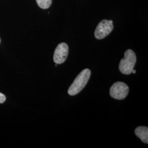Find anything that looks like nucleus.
Returning a JSON list of instances; mask_svg holds the SVG:
<instances>
[{"label":"nucleus","mask_w":148,"mask_h":148,"mask_svg":"<svg viewBox=\"0 0 148 148\" xmlns=\"http://www.w3.org/2000/svg\"><path fill=\"white\" fill-rule=\"evenodd\" d=\"M132 73L133 74H136V70H133Z\"/></svg>","instance_id":"1a4fd4ad"},{"label":"nucleus","mask_w":148,"mask_h":148,"mask_svg":"<svg viewBox=\"0 0 148 148\" xmlns=\"http://www.w3.org/2000/svg\"><path fill=\"white\" fill-rule=\"evenodd\" d=\"M91 75L90 70L89 69L82 70L71 85L68 90V94L70 95H75L85 88L87 84Z\"/></svg>","instance_id":"f257e3e1"},{"label":"nucleus","mask_w":148,"mask_h":148,"mask_svg":"<svg viewBox=\"0 0 148 148\" xmlns=\"http://www.w3.org/2000/svg\"><path fill=\"white\" fill-rule=\"evenodd\" d=\"M135 134L143 143H148V128L145 126H139L136 128Z\"/></svg>","instance_id":"423d86ee"},{"label":"nucleus","mask_w":148,"mask_h":148,"mask_svg":"<svg viewBox=\"0 0 148 148\" xmlns=\"http://www.w3.org/2000/svg\"><path fill=\"white\" fill-rule=\"evenodd\" d=\"M0 42H1V40H0Z\"/></svg>","instance_id":"9d476101"},{"label":"nucleus","mask_w":148,"mask_h":148,"mask_svg":"<svg viewBox=\"0 0 148 148\" xmlns=\"http://www.w3.org/2000/svg\"><path fill=\"white\" fill-rule=\"evenodd\" d=\"M6 100V97L3 94L0 92V103H3Z\"/></svg>","instance_id":"6e6552de"},{"label":"nucleus","mask_w":148,"mask_h":148,"mask_svg":"<svg viewBox=\"0 0 148 148\" xmlns=\"http://www.w3.org/2000/svg\"><path fill=\"white\" fill-rule=\"evenodd\" d=\"M129 92V87L122 82H117L114 84L110 89V95L112 98L122 100L124 99Z\"/></svg>","instance_id":"7ed1b4c3"},{"label":"nucleus","mask_w":148,"mask_h":148,"mask_svg":"<svg viewBox=\"0 0 148 148\" xmlns=\"http://www.w3.org/2000/svg\"><path fill=\"white\" fill-rule=\"evenodd\" d=\"M137 57L136 53L132 49H127L125 53L124 58L122 59L119 64V70L122 74L130 75L136 63Z\"/></svg>","instance_id":"f03ea898"},{"label":"nucleus","mask_w":148,"mask_h":148,"mask_svg":"<svg viewBox=\"0 0 148 148\" xmlns=\"http://www.w3.org/2000/svg\"><path fill=\"white\" fill-rule=\"evenodd\" d=\"M114 29L112 21L103 20L96 27L95 36L98 40H101L109 35Z\"/></svg>","instance_id":"20e7f679"},{"label":"nucleus","mask_w":148,"mask_h":148,"mask_svg":"<svg viewBox=\"0 0 148 148\" xmlns=\"http://www.w3.org/2000/svg\"><path fill=\"white\" fill-rule=\"evenodd\" d=\"M38 5L42 9H47L52 4V0H36Z\"/></svg>","instance_id":"0eeeda50"},{"label":"nucleus","mask_w":148,"mask_h":148,"mask_svg":"<svg viewBox=\"0 0 148 148\" xmlns=\"http://www.w3.org/2000/svg\"><path fill=\"white\" fill-rule=\"evenodd\" d=\"M69 53V47L65 43L59 44L55 49L53 55V60L57 64H61L65 62Z\"/></svg>","instance_id":"39448f33"}]
</instances>
